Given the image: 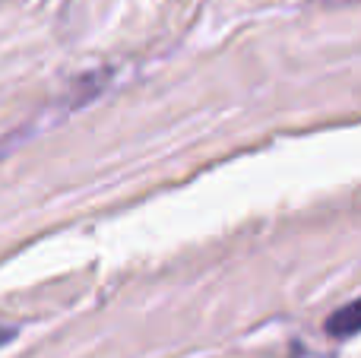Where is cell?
<instances>
[{
	"instance_id": "1",
	"label": "cell",
	"mask_w": 361,
	"mask_h": 358,
	"mask_svg": "<svg viewBox=\"0 0 361 358\" xmlns=\"http://www.w3.org/2000/svg\"><path fill=\"white\" fill-rule=\"evenodd\" d=\"M326 333L330 336H355V333H361V298L349 302L345 308H339L336 314H330V321H326Z\"/></svg>"
},
{
	"instance_id": "2",
	"label": "cell",
	"mask_w": 361,
	"mask_h": 358,
	"mask_svg": "<svg viewBox=\"0 0 361 358\" xmlns=\"http://www.w3.org/2000/svg\"><path fill=\"white\" fill-rule=\"evenodd\" d=\"M13 336H16V330H13V327H0V346L13 342Z\"/></svg>"
}]
</instances>
